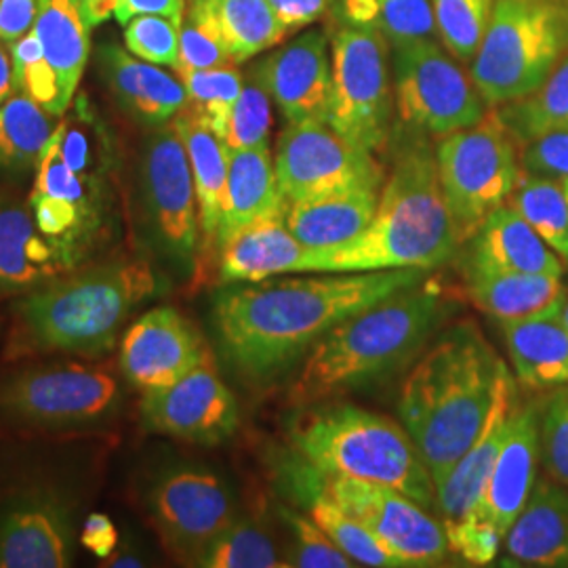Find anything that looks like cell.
<instances>
[{"mask_svg":"<svg viewBox=\"0 0 568 568\" xmlns=\"http://www.w3.org/2000/svg\"><path fill=\"white\" fill-rule=\"evenodd\" d=\"M236 65L206 0H190L180 30V61L175 72Z\"/></svg>","mask_w":568,"mask_h":568,"instance_id":"42","label":"cell"},{"mask_svg":"<svg viewBox=\"0 0 568 568\" xmlns=\"http://www.w3.org/2000/svg\"><path fill=\"white\" fill-rule=\"evenodd\" d=\"M556 321H558V323H560V325L565 326V328H567V331H568V300H567V304H565V307H562V312H560V314H558V318H556Z\"/></svg>","mask_w":568,"mask_h":568,"instance_id":"56","label":"cell"},{"mask_svg":"<svg viewBox=\"0 0 568 568\" xmlns=\"http://www.w3.org/2000/svg\"><path fill=\"white\" fill-rule=\"evenodd\" d=\"M379 30L342 26L331 39L333 89L326 122L368 152L386 145L392 121L389 47Z\"/></svg>","mask_w":568,"mask_h":568,"instance_id":"9","label":"cell"},{"mask_svg":"<svg viewBox=\"0 0 568 568\" xmlns=\"http://www.w3.org/2000/svg\"><path fill=\"white\" fill-rule=\"evenodd\" d=\"M173 124L182 138L187 161L192 169V180L199 201V222L204 243H215L217 227L222 220L227 163L230 150L222 138H217L199 116H194L185 105L173 119Z\"/></svg>","mask_w":568,"mask_h":568,"instance_id":"32","label":"cell"},{"mask_svg":"<svg viewBox=\"0 0 568 568\" xmlns=\"http://www.w3.org/2000/svg\"><path fill=\"white\" fill-rule=\"evenodd\" d=\"M145 511L163 548L185 565H196L204 549L236 518L230 488L203 466L163 471L145 493Z\"/></svg>","mask_w":568,"mask_h":568,"instance_id":"12","label":"cell"},{"mask_svg":"<svg viewBox=\"0 0 568 568\" xmlns=\"http://www.w3.org/2000/svg\"><path fill=\"white\" fill-rule=\"evenodd\" d=\"M379 187L361 185L310 201L288 203L286 225L307 248L344 244L363 234L373 222Z\"/></svg>","mask_w":568,"mask_h":568,"instance_id":"30","label":"cell"},{"mask_svg":"<svg viewBox=\"0 0 568 568\" xmlns=\"http://www.w3.org/2000/svg\"><path fill=\"white\" fill-rule=\"evenodd\" d=\"M539 457V413L532 406H514L483 506L467 520H487L506 537L535 488Z\"/></svg>","mask_w":568,"mask_h":568,"instance_id":"22","label":"cell"},{"mask_svg":"<svg viewBox=\"0 0 568 568\" xmlns=\"http://www.w3.org/2000/svg\"><path fill=\"white\" fill-rule=\"evenodd\" d=\"M504 548L523 567H568V488L551 476L537 480Z\"/></svg>","mask_w":568,"mask_h":568,"instance_id":"28","label":"cell"},{"mask_svg":"<svg viewBox=\"0 0 568 568\" xmlns=\"http://www.w3.org/2000/svg\"><path fill=\"white\" fill-rule=\"evenodd\" d=\"M77 262L68 248L42 234L30 206L0 196V295L37 291Z\"/></svg>","mask_w":568,"mask_h":568,"instance_id":"23","label":"cell"},{"mask_svg":"<svg viewBox=\"0 0 568 568\" xmlns=\"http://www.w3.org/2000/svg\"><path fill=\"white\" fill-rule=\"evenodd\" d=\"M436 163L457 243H467L488 215L506 204L520 180V148L490 108L474 126L448 133L436 145Z\"/></svg>","mask_w":568,"mask_h":568,"instance_id":"8","label":"cell"},{"mask_svg":"<svg viewBox=\"0 0 568 568\" xmlns=\"http://www.w3.org/2000/svg\"><path fill=\"white\" fill-rule=\"evenodd\" d=\"M119 403V382L103 366H34L0 382V415L26 426H89L108 419Z\"/></svg>","mask_w":568,"mask_h":568,"instance_id":"11","label":"cell"},{"mask_svg":"<svg viewBox=\"0 0 568 568\" xmlns=\"http://www.w3.org/2000/svg\"><path fill=\"white\" fill-rule=\"evenodd\" d=\"M394 100L400 121L443 138L488 112L471 74L438 41L394 47Z\"/></svg>","mask_w":568,"mask_h":568,"instance_id":"10","label":"cell"},{"mask_svg":"<svg viewBox=\"0 0 568 568\" xmlns=\"http://www.w3.org/2000/svg\"><path fill=\"white\" fill-rule=\"evenodd\" d=\"M39 0H0V41L7 47L26 37L37 20Z\"/></svg>","mask_w":568,"mask_h":568,"instance_id":"50","label":"cell"},{"mask_svg":"<svg viewBox=\"0 0 568 568\" xmlns=\"http://www.w3.org/2000/svg\"><path fill=\"white\" fill-rule=\"evenodd\" d=\"M13 93H18L16 79H13V61H11L9 47L0 41V105L7 102Z\"/></svg>","mask_w":568,"mask_h":568,"instance_id":"55","label":"cell"},{"mask_svg":"<svg viewBox=\"0 0 568 568\" xmlns=\"http://www.w3.org/2000/svg\"><path fill=\"white\" fill-rule=\"evenodd\" d=\"M457 244L436 152L415 142L398 152L365 232L344 244L307 248L302 274L429 270L453 257Z\"/></svg>","mask_w":568,"mask_h":568,"instance_id":"3","label":"cell"},{"mask_svg":"<svg viewBox=\"0 0 568 568\" xmlns=\"http://www.w3.org/2000/svg\"><path fill=\"white\" fill-rule=\"evenodd\" d=\"M520 164L523 171L551 178V180H567L568 178V126L554 129L535 138L532 142L520 148Z\"/></svg>","mask_w":568,"mask_h":568,"instance_id":"49","label":"cell"},{"mask_svg":"<svg viewBox=\"0 0 568 568\" xmlns=\"http://www.w3.org/2000/svg\"><path fill=\"white\" fill-rule=\"evenodd\" d=\"M182 26L163 16H140L124 26L126 49L143 61L178 68Z\"/></svg>","mask_w":568,"mask_h":568,"instance_id":"47","label":"cell"},{"mask_svg":"<svg viewBox=\"0 0 568 568\" xmlns=\"http://www.w3.org/2000/svg\"><path fill=\"white\" fill-rule=\"evenodd\" d=\"M98 68L103 82L122 110L145 126H163L173 121L187 103L180 79L156 63L135 58L129 49L105 42L100 49Z\"/></svg>","mask_w":568,"mask_h":568,"instance_id":"24","label":"cell"},{"mask_svg":"<svg viewBox=\"0 0 568 568\" xmlns=\"http://www.w3.org/2000/svg\"><path fill=\"white\" fill-rule=\"evenodd\" d=\"M467 293L499 325L556 321L567 304L562 276L467 270Z\"/></svg>","mask_w":568,"mask_h":568,"instance_id":"26","label":"cell"},{"mask_svg":"<svg viewBox=\"0 0 568 568\" xmlns=\"http://www.w3.org/2000/svg\"><path fill=\"white\" fill-rule=\"evenodd\" d=\"M230 58L239 65L284 41L288 30L267 0H206Z\"/></svg>","mask_w":568,"mask_h":568,"instance_id":"35","label":"cell"},{"mask_svg":"<svg viewBox=\"0 0 568 568\" xmlns=\"http://www.w3.org/2000/svg\"><path fill=\"white\" fill-rule=\"evenodd\" d=\"M443 312V297L419 283L352 314L307 349L291 386V403H323L405 363Z\"/></svg>","mask_w":568,"mask_h":568,"instance_id":"4","label":"cell"},{"mask_svg":"<svg viewBox=\"0 0 568 568\" xmlns=\"http://www.w3.org/2000/svg\"><path fill=\"white\" fill-rule=\"evenodd\" d=\"M286 209L246 225L220 246L222 283H264L278 274H302L307 246L286 225Z\"/></svg>","mask_w":568,"mask_h":568,"instance_id":"25","label":"cell"},{"mask_svg":"<svg viewBox=\"0 0 568 568\" xmlns=\"http://www.w3.org/2000/svg\"><path fill=\"white\" fill-rule=\"evenodd\" d=\"M209 361L201 333L173 307L145 312L122 337V373L142 392L173 386Z\"/></svg>","mask_w":568,"mask_h":568,"instance_id":"18","label":"cell"},{"mask_svg":"<svg viewBox=\"0 0 568 568\" xmlns=\"http://www.w3.org/2000/svg\"><path fill=\"white\" fill-rule=\"evenodd\" d=\"M286 122L326 121L333 70L325 32L310 30L253 68Z\"/></svg>","mask_w":568,"mask_h":568,"instance_id":"20","label":"cell"},{"mask_svg":"<svg viewBox=\"0 0 568 568\" xmlns=\"http://www.w3.org/2000/svg\"><path fill=\"white\" fill-rule=\"evenodd\" d=\"M307 469L314 483L363 523L405 567H436L447 558L450 548L443 520L438 523L415 499L386 485L331 476L312 466Z\"/></svg>","mask_w":568,"mask_h":568,"instance_id":"13","label":"cell"},{"mask_svg":"<svg viewBox=\"0 0 568 568\" xmlns=\"http://www.w3.org/2000/svg\"><path fill=\"white\" fill-rule=\"evenodd\" d=\"M194 567L203 568H281L284 556L272 532L251 518H234Z\"/></svg>","mask_w":568,"mask_h":568,"instance_id":"40","label":"cell"},{"mask_svg":"<svg viewBox=\"0 0 568 568\" xmlns=\"http://www.w3.org/2000/svg\"><path fill=\"white\" fill-rule=\"evenodd\" d=\"M508 204L568 264V203L562 182L523 171Z\"/></svg>","mask_w":568,"mask_h":568,"instance_id":"39","label":"cell"},{"mask_svg":"<svg viewBox=\"0 0 568 568\" xmlns=\"http://www.w3.org/2000/svg\"><path fill=\"white\" fill-rule=\"evenodd\" d=\"M187 9V0H116L114 20L126 26L140 16H163L182 26Z\"/></svg>","mask_w":568,"mask_h":568,"instance_id":"51","label":"cell"},{"mask_svg":"<svg viewBox=\"0 0 568 568\" xmlns=\"http://www.w3.org/2000/svg\"><path fill=\"white\" fill-rule=\"evenodd\" d=\"M562 190H565V196H567V203H568V178H567V180H562Z\"/></svg>","mask_w":568,"mask_h":568,"instance_id":"57","label":"cell"},{"mask_svg":"<svg viewBox=\"0 0 568 568\" xmlns=\"http://www.w3.org/2000/svg\"><path fill=\"white\" fill-rule=\"evenodd\" d=\"M288 476H293L295 480V490L304 493L310 518L323 528L333 539V544L344 549L356 565L375 568L405 567V562L396 554H392L363 523H358L352 514H347L337 501H333L325 490L314 483L307 466H300L288 471Z\"/></svg>","mask_w":568,"mask_h":568,"instance_id":"34","label":"cell"},{"mask_svg":"<svg viewBox=\"0 0 568 568\" xmlns=\"http://www.w3.org/2000/svg\"><path fill=\"white\" fill-rule=\"evenodd\" d=\"M514 396V379L508 365H504L495 403L480 434L462 455V459L448 469L445 478L436 483V509H440L445 530L462 525L483 506L493 467L508 436L509 417L516 406Z\"/></svg>","mask_w":568,"mask_h":568,"instance_id":"21","label":"cell"},{"mask_svg":"<svg viewBox=\"0 0 568 568\" xmlns=\"http://www.w3.org/2000/svg\"><path fill=\"white\" fill-rule=\"evenodd\" d=\"M497 114L518 148L554 129L568 126V53L532 93L497 105Z\"/></svg>","mask_w":568,"mask_h":568,"instance_id":"36","label":"cell"},{"mask_svg":"<svg viewBox=\"0 0 568 568\" xmlns=\"http://www.w3.org/2000/svg\"><path fill=\"white\" fill-rule=\"evenodd\" d=\"M467 270L562 276V260L508 203L495 209L467 241Z\"/></svg>","mask_w":568,"mask_h":568,"instance_id":"27","label":"cell"},{"mask_svg":"<svg viewBox=\"0 0 568 568\" xmlns=\"http://www.w3.org/2000/svg\"><path fill=\"white\" fill-rule=\"evenodd\" d=\"M81 544L98 558H110L119 546V530L105 514H91L82 525Z\"/></svg>","mask_w":568,"mask_h":568,"instance_id":"53","label":"cell"},{"mask_svg":"<svg viewBox=\"0 0 568 568\" xmlns=\"http://www.w3.org/2000/svg\"><path fill=\"white\" fill-rule=\"evenodd\" d=\"M539 448L549 476L568 488V386L551 394L539 415Z\"/></svg>","mask_w":568,"mask_h":568,"instance_id":"48","label":"cell"},{"mask_svg":"<svg viewBox=\"0 0 568 568\" xmlns=\"http://www.w3.org/2000/svg\"><path fill=\"white\" fill-rule=\"evenodd\" d=\"M419 283L422 270L234 283L213 300V326L232 365L251 379H267L352 314Z\"/></svg>","mask_w":568,"mask_h":568,"instance_id":"1","label":"cell"},{"mask_svg":"<svg viewBox=\"0 0 568 568\" xmlns=\"http://www.w3.org/2000/svg\"><path fill=\"white\" fill-rule=\"evenodd\" d=\"M270 126H272V98L260 74L253 70L244 81L241 98L232 110L224 143L227 150L270 145L267 143Z\"/></svg>","mask_w":568,"mask_h":568,"instance_id":"44","label":"cell"},{"mask_svg":"<svg viewBox=\"0 0 568 568\" xmlns=\"http://www.w3.org/2000/svg\"><path fill=\"white\" fill-rule=\"evenodd\" d=\"M74 558V523L55 490L32 487L0 511V568H63Z\"/></svg>","mask_w":568,"mask_h":568,"instance_id":"17","label":"cell"},{"mask_svg":"<svg viewBox=\"0 0 568 568\" xmlns=\"http://www.w3.org/2000/svg\"><path fill=\"white\" fill-rule=\"evenodd\" d=\"M32 32L39 37L42 53L55 74L60 114H63L79 89L89 61L91 26L82 18L74 0H39Z\"/></svg>","mask_w":568,"mask_h":568,"instance_id":"31","label":"cell"},{"mask_svg":"<svg viewBox=\"0 0 568 568\" xmlns=\"http://www.w3.org/2000/svg\"><path fill=\"white\" fill-rule=\"evenodd\" d=\"M568 53V0H495L469 74L490 108L532 93Z\"/></svg>","mask_w":568,"mask_h":568,"instance_id":"7","label":"cell"},{"mask_svg":"<svg viewBox=\"0 0 568 568\" xmlns=\"http://www.w3.org/2000/svg\"><path fill=\"white\" fill-rule=\"evenodd\" d=\"M293 447L307 466L400 490L436 509V485L406 427L361 406L331 405L293 427Z\"/></svg>","mask_w":568,"mask_h":568,"instance_id":"6","label":"cell"},{"mask_svg":"<svg viewBox=\"0 0 568 568\" xmlns=\"http://www.w3.org/2000/svg\"><path fill=\"white\" fill-rule=\"evenodd\" d=\"M288 32L321 20L331 0H267Z\"/></svg>","mask_w":568,"mask_h":568,"instance_id":"52","label":"cell"},{"mask_svg":"<svg viewBox=\"0 0 568 568\" xmlns=\"http://www.w3.org/2000/svg\"><path fill=\"white\" fill-rule=\"evenodd\" d=\"M288 206L276 178L270 145L230 150L222 220L217 227V248L246 225L255 224Z\"/></svg>","mask_w":568,"mask_h":568,"instance_id":"29","label":"cell"},{"mask_svg":"<svg viewBox=\"0 0 568 568\" xmlns=\"http://www.w3.org/2000/svg\"><path fill=\"white\" fill-rule=\"evenodd\" d=\"M74 2L91 28L102 26L103 21L114 18L116 0H74Z\"/></svg>","mask_w":568,"mask_h":568,"instance_id":"54","label":"cell"},{"mask_svg":"<svg viewBox=\"0 0 568 568\" xmlns=\"http://www.w3.org/2000/svg\"><path fill=\"white\" fill-rule=\"evenodd\" d=\"M53 114L23 93L0 105V166L26 171L41 161L42 150L55 131Z\"/></svg>","mask_w":568,"mask_h":568,"instance_id":"37","label":"cell"},{"mask_svg":"<svg viewBox=\"0 0 568 568\" xmlns=\"http://www.w3.org/2000/svg\"><path fill=\"white\" fill-rule=\"evenodd\" d=\"M504 326L509 361L523 386H568V331L558 321H528Z\"/></svg>","mask_w":568,"mask_h":568,"instance_id":"33","label":"cell"},{"mask_svg":"<svg viewBox=\"0 0 568 568\" xmlns=\"http://www.w3.org/2000/svg\"><path fill=\"white\" fill-rule=\"evenodd\" d=\"M495 0H432L438 37L448 53L471 61L485 39Z\"/></svg>","mask_w":568,"mask_h":568,"instance_id":"43","label":"cell"},{"mask_svg":"<svg viewBox=\"0 0 568 568\" xmlns=\"http://www.w3.org/2000/svg\"><path fill=\"white\" fill-rule=\"evenodd\" d=\"M274 166L288 203L361 185L379 187L384 180L373 152L345 140L326 121L288 122L278 140Z\"/></svg>","mask_w":568,"mask_h":568,"instance_id":"14","label":"cell"},{"mask_svg":"<svg viewBox=\"0 0 568 568\" xmlns=\"http://www.w3.org/2000/svg\"><path fill=\"white\" fill-rule=\"evenodd\" d=\"M154 293V270L142 260L58 278L16 305V344L32 352L98 354L112 347L129 316Z\"/></svg>","mask_w":568,"mask_h":568,"instance_id":"5","label":"cell"},{"mask_svg":"<svg viewBox=\"0 0 568 568\" xmlns=\"http://www.w3.org/2000/svg\"><path fill=\"white\" fill-rule=\"evenodd\" d=\"M9 53L13 61L16 89L23 95L32 98L34 102L41 103L53 116H61L58 81L42 53L39 37L30 30L20 41L9 44Z\"/></svg>","mask_w":568,"mask_h":568,"instance_id":"46","label":"cell"},{"mask_svg":"<svg viewBox=\"0 0 568 568\" xmlns=\"http://www.w3.org/2000/svg\"><path fill=\"white\" fill-rule=\"evenodd\" d=\"M142 190L154 244L171 262L192 264L201 244L199 201L187 152L173 121L156 126L145 142Z\"/></svg>","mask_w":568,"mask_h":568,"instance_id":"15","label":"cell"},{"mask_svg":"<svg viewBox=\"0 0 568 568\" xmlns=\"http://www.w3.org/2000/svg\"><path fill=\"white\" fill-rule=\"evenodd\" d=\"M281 516L291 530V544L284 556L286 567L352 568L356 565L312 518L293 509H281Z\"/></svg>","mask_w":568,"mask_h":568,"instance_id":"45","label":"cell"},{"mask_svg":"<svg viewBox=\"0 0 568 568\" xmlns=\"http://www.w3.org/2000/svg\"><path fill=\"white\" fill-rule=\"evenodd\" d=\"M339 13L347 26L379 30L394 47L438 41L432 0H342Z\"/></svg>","mask_w":568,"mask_h":568,"instance_id":"38","label":"cell"},{"mask_svg":"<svg viewBox=\"0 0 568 568\" xmlns=\"http://www.w3.org/2000/svg\"><path fill=\"white\" fill-rule=\"evenodd\" d=\"M142 419L156 434L213 447L239 429L241 413L232 389L209 361L173 386L143 392Z\"/></svg>","mask_w":568,"mask_h":568,"instance_id":"16","label":"cell"},{"mask_svg":"<svg viewBox=\"0 0 568 568\" xmlns=\"http://www.w3.org/2000/svg\"><path fill=\"white\" fill-rule=\"evenodd\" d=\"M178 77L187 93L185 108L224 140L232 110L243 91L241 70H236V65H225L211 70H187Z\"/></svg>","mask_w":568,"mask_h":568,"instance_id":"41","label":"cell"},{"mask_svg":"<svg viewBox=\"0 0 568 568\" xmlns=\"http://www.w3.org/2000/svg\"><path fill=\"white\" fill-rule=\"evenodd\" d=\"M30 209L42 234L81 260L84 244L100 225V211L93 180L79 175L61 154L60 124L37 164Z\"/></svg>","mask_w":568,"mask_h":568,"instance_id":"19","label":"cell"},{"mask_svg":"<svg viewBox=\"0 0 568 568\" xmlns=\"http://www.w3.org/2000/svg\"><path fill=\"white\" fill-rule=\"evenodd\" d=\"M504 365L485 335L471 323H462L445 331L408 371L398 394V415L422 450L434 485L480 434Z\"/></svg>","mask_w":568,"mask_h":568,"instance_id":"2","label":"cell"}]
</instances>
